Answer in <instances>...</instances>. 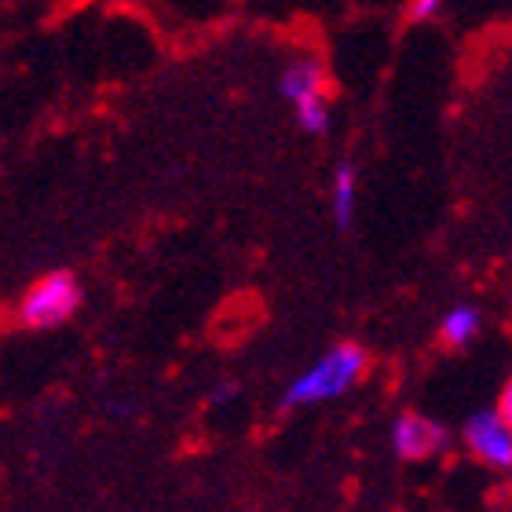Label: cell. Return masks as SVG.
Wrapping results in <instances>:
<instances>
[{"mask_svg":"<svg viewBox=\"0 0 512 512\" xmlns=\"http://www.w3.org/2000/svg\"><path fill=\"white\" fill-rule=\"evenodd\" d=\"M392 450L399 461H428L447 450V428L425 414H403L392 425Z\"/></svg>","mask_w":512,"mask_h":512,"instance_id":"5b68a950","label":"cell"},{"mask_svg":"<svg viewBox=\"0 0 512 512\" xmlns=\"http://www.w3.org/2000/svg\"><path fill=\"white\" fill-rule=\"evenodd\" d=\"M465 447L472 458H480L483 465H491L498 472H512V425L494 410H480L465 421Z\"/></svg>","mask_w":512,"mask_h":512,"instance_id":"277c9868","label":"cell"},{"mask_svg":"<svg viewBox=\"0 0 512 512\" xmlns=\"http://www.w3.org/2000/svg\"><path fill=\"white\" fill-rule=\"evenodd\" d=\"M235 399H238V384L235 381L216 384L213 392H209V403H213V406H227V403H235Z\"/></svg>","mask_w":512,"mask_h":512,"instance_id":"9c48e42d","label":"cell"},{"mask_svg":"<svg viewBox=\"0 0 512 512\" xmlns=\"http://www.w3.org/2000/svg\"><path fill=\"white\" fill-rule=\"evenodd\" d=\"M483 330V311L476 304H454V308L443 315L439 322V337L450 348H465V344L476 341V333Z\"/></svg>","mask_w":512,"mask_h":512,"instance_id":"52a82bcc","label":"cell"},{"mask_svg":"<svg viewBox=\"0 0 512 512\" xmlns=\"http://www.w3.org/2000/svg\"><path fill=\"white\" fill-rule=\"evenodd\" d=\"M366 374V352L355 341L333 344L330 352L315 359V363L297 374L282 392V406L297 410V406H315L326 399H341L344 392H352L359 377Z\"/></svg>","mask_w":512,"mask_h":512,"instance_id":"6da1fadb","label":"cell"},{"mask_svg":"<svg viewBox=\"0 0 512 512\" xmlns=\"http://www.w3.org/2000/svg\"><path fill=\"white\" fill-rule=\"evenodd\" d=\"M439 8H443V0H410V19L425 22L432 15H439Z\"/></svg>","mask_w":512,"mask_h":512,"instance_id":"ba28073f","label":"cell"},{"mask_svg":"<svg viewBox=\"0 0 512 512\" xmlns=\"http://www.w3.org/2000/svg\"><path fill=\"white\" fill-rule=\"evenodd\" d=\"M355 205H359V176H355L352 161H341L333 169V187H330V213L333 224L348 231L355 224Z\"/></svg>","mask_w":512,"mask_h":512,"instance_id":"8992f818","label":"cell"},{"mask_svg":"<svg viewBox=\"0 0 512 512\" xmlns=\"http://www.w3.org/2000/svg\"><path fill=\"white\" fill-rule=\"evenodd\" d=\"M498 414H502L505 421H509V425H512V377H509V381H505L502 395H498Z\"/></svg>","mask_w":512,"mask_h":512,"instance_id":"30bf717a","label":"cell"},{"mask_svg":"<svg viewBox=\"0 0 512 512\" xmlns=\"http://www.w3.org/2000/svg\"><path fill=\"white\" fill-rule=\"evenodd\" d=\"M81 308V282L74 271H48L19 300V322L26 330H55Z\"/></svg>","mask_w":512,"mask_h":512,"instance_id":"7a4b0ae2","label":"cell"},{"mask_svg":"<svg viewBox=\"0 0 512 512\" xmlns=\"http://www.w3.org/2000/svg\"><path fill=\"white\" fill-rule=\"evenodd\" d=\"M278 92L297 114V125L308 136H326L330 128V107H326V74L315 59H293L278 77Z\"/></svg>","mask_w":512,"mask_h":512,"instance_id":"3957f363","label":"cell"}]
</instances>
